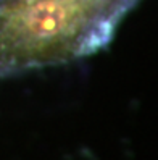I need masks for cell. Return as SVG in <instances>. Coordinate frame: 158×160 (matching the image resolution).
Returning a JSON list of instances; mask_svg holds the SVG:
<instances>
[{"instance_id": "1", "label": "cell", "mask_w": 158, "mask_h": 160, "mask_svg": "<svg viewBox=\"0 0 158 160\" xmlns=\"http://www.w3.org/2000/svg\"><path fill=\"white\" fill-rule=\"evenodd\" d=\"M126 3L0 0V71L61 62L107 41Z\"/></svg>"}]
</instances>
